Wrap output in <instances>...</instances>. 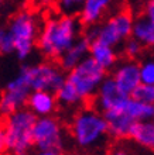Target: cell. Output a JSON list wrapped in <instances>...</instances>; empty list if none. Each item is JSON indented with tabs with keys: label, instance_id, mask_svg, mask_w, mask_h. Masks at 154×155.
Segmentation results:
<instances>
[{
	"label": "cell",
	"instance_id": "f1b7e54d",
	"mask_svg": "<svg viewBox=\"0 0 154 155\" xmlns=\"http://www.w3.org/2000/svg\"><path fill=\"white\" fill-rule=\"evenodd\" d=\"M3 155H9V154H3Z\"/></svg>",
	"mask_w": 154,
	"mask_h": 155
},
{
	"label": "cell",
	"instance_id": "3957f363",
	"mask_svg": "<svg viewBox=\"0 0 154 155\" xmlns=\"http://www.w3.org/2000/svg\"><path fill=\"white\" fill-rule=\"evenodd\" d=\"M85 25L79 17L50 14L43 20L37 49L45 59L58 62L65 51L84 35Z\"/></svg>",
	"mask_w": 154,
	"mask_h": 155
},
{
	"label": "cell",
	"instance_id": "ffe728a7",
	"mask_svg": "<svg viewBox=\"0 0 154 155\" xmlns=\"http://www.w3.org/2000/svg\"><path fill=\"white\" fill-rule=\"evenodd\" d=\"M125 110H126V113L132 117V120H133L134 123L154 120V104L144 103V102H142V100H137V99H134V97L129 99Z\"/></svg>",
	"mask_w": 154,
	"mask_h": 155
},
{
	"label": "cell",
	"instance_id": "ba28073f",
	"mask_svg": "<svg viewBox=\"0 0 154 155\" xmlns=\"http://www.w3.org/2000/svg\"><path fill=\"white\" fill-rule=\"evenodd\" d=\"M69 138L68 127L55 116L38 117L34 126V147L36 150H58L65 151L68 148Z\"/></svg>",
	"mask_w": 154,
	"mask_h": 155
},
{
	"label": "cell",
	"instance_id": "7402d4cb",
	"mask_svg": "<svg viewBox=\"0 0 154 155\" xmlns=\"http://www.w3.org/2000/svg\"><path fill=\"white\" fill-rule=\"evenodd\" d=\"M140 66V78L142 83L146 85H154V54L146 52L139 59Z\"/></svg>",
	"mask_w": 154,
	"mask_h": 155
},
{
	"label": "cell",
	"instance_id": "30bf717a",
	"mask_svg": "<svg viewBox=\"0 0 154 155\" xmlns=\"http://www.w3.org/2000/svg\"><path fill=\"white\" fill-rule=\"evenodd\" d=\"M31 90L24 85V82L20 78L14 76L4 85L0 97V111L3 116L12 114L17 110L26 109L29 103V96Z\"/></svg>",
	"mask_w": 154,
	"mask_h": 155
},
{
	"label": "cell",
	"instance_id": "7a4b0ae2",
	"mask_svg": "<svg viewBox=\"0 0 154 155\" xmlns=\"http://www.w3.org/2000/svg\"><path fill=\"white\" fill-rule=\"evenodd\" d=\"M41 24L43 21L33 10L16 12L0 30V52L3 55L14 54L19 61H27L37 48Z\"/></svg>",
	"mask_w": 154,
	"mask_h": 155
},
{
	"label": "cell",
	"instance_id": "2e32d148",
	"mask_svg": "<svg viewBox=\"0 0 154 155\" xmlns=\"http://www.w3.org/2000/svg\"><path fill=\"white\" fill-rule=\"evenodd\" d=\"M89 47H91V41L85 35H82L60 58V61H58L60 66H61L65 72H69L71 69H74L75 66H78L82 61H85L86 58L89 57Z\"/></svg>",
	"mask_w": 154,
	"mask_h": 155
},
{
	"label": "cell",
	"instance_id": "e0dca14e",
	"mask_svg": "<svg viewBox=\"0 0 154 155\" xmlns=\"http://www.w3.org/2000/svg\"><path fill=\"white\" fill-rule=\"evenodd\" d=\"M132 37L136 38L146 49H154V21L143 13L136 16Z\"/></svg>",
	"mask_w": 154,
	"mask_h": 155
},
{
	"label": "cell",
	"instance_id": "ac0fdd59",
	"mask_svg": "<svg viewBox=\"0 0 154 155\" xmlns=\"http://www.w3.org/2000/svg\"><path fill=\"white\" fill-rule=\"evenodd\" d=\"M58 104L64 110H78L82 106H85L88 103L82 99V96L78 93V90L74 87L69 82L65 81V83L55 92Z\"/></svg>",
	"mask_w": 154,
	"mask_h": 155
},
{
	"label": "cell",
	"instance_id": "4fadbf2b",
	"mask_svg": "<svg viewBox=\"0 0 154 155\" xmlns=\"http://www.w3.org/2000/svg\"><path fill=\"white\" fill-rule=\"evenodd\" d=\"M60 107L57 96L50 90H33L29 96L27 109L34 113L37 117H47L54 116Z\"/></svg>",
	"mask_w": 154,
	"mask_h": 155
},
{
	"label": "cell",
	"instance_id": "d4e9b609",
	"mask_svg": "<svg viewBox=\"0 0 154 155\" xmlns=\"http://www.w3.org/2000/svg\"><path fill=\"white\" fill-rule=\"evenodd\" d=\"M132 97L142 100L144 103H150L154 104V85H146L142 83L137 89L134 90V93L132 94Z\"/></svg>",
	"mask_w": 154,
	"mask_h": 155
},
{
	"label": "cell",
	"instance_id": "83f0119b",
	"mask_svg": "<svg viewBox=\"0 0 154 155\" xmlns=\"http://www.w3.org/2000/svg\"><path fill=\"white\" fill-rule=\"evenodd\" d=\"M71 155H84V154H71Z\"/></svg>",
	"mask_w": 154,
	"mask_h": 155
},
{
	"label": "cell",
	"instance_id": "603a6c76",
	"mask_svg": "<svg viewBox=\"0 0 154 155\" xmlns=\"http://www.w3.org/2000/svg\"><path fill=\"white\" fill-rule=\"evenodd\" d=\"M144 54H146V48L133 37L129 38V40L120 47V55H122L123 58H127V59L139 61Z\"/></svg>",
	"mask_w": 154,
	"mask_h": 155
},
{
	"label": "cell",
	"instance_id": "8992f818",
	"mask_svg": "<svg viewBox=\"0 0 154 155\" xmlns=\"http://www.w3.org/2000/svg\"><path fill=\"white\" fill-rule=\"evenodd\" d=\"M17 76L24 82L30 90L57 92L67 81V72L55 61H40L26 64L19 69Z\"/></svg>",
	"mask_w": 154,
	"mask_h": 155
},
{
	"label": "cell",
	"instance_id": "d6986e66",
	"mask_svg": "<svg viewBox=\"0 0 154 155\" xmlns=\"http://www.w3.org/2000/svg\"><path fill=\"white\" fill-rule=\"evenodd\" d=\"M129 140L139 144L140 147L154 150V120L134 123Z\"/></svg>",
	"mask_w": 154,
	"mask_h": 155
},
{
	"label": "cell",
	"instance_id": "6da1fadb",
	"mask_svg": "<svg viewBox=\"0 0 154 155\" xmlns=\"http://www.w3.org/2000/svg\"><path fill=\"white\" fill-rule=\"evenodd\" d=\"M71 144L79 154L106 155L112 147L109 124L105 114L91 103L75 110L68 123Z\"/></svg>",
	"mask_w": 154,
	"mask_h": 155
},
{
	"label": "cell",
	"instance_id": "44dd1931",
	"mask_svg": "<svg viewBox=\"0 0 154 155\" xmlns=\"http://www.w3.org/2000/svg\"><path fill=\"white\" fill-rule=\"evenodd\" d=\"M106 155H154V150H147L133 143L132 140L115 141Z\"/></svg>",
	"mask_w": 154,
	"mask_h": 155
},
{
	"label": "cell",
	"instance_id": "8fae6325",
	"mask_svg": "<svg viewBox=\"0 0 154 155\" xmlns=\"http://www.w3.org/2000/svg\"><path fill=\"white\" fill-rule=\"evenodd\" d=\"M110 76L120 86V89L125 90L129 96H132L134 90L142 85L139 61H134V59L122 58L118 62V65L110 71Z\"/></svg>",
	"mask_w": 154,
	"mask_h": 155
},
{
	"label": "cell",
	"instance_id": "cb8c5ba5",
	"mask_svg": "<svg viewBox=\"0 0 154 155\" xmlns=\"http://www.w3.org/2000/svg\"><path fill=\"white\" fill-rule=\"evenodd\" d=\"M85 0H55L57 13L65 16L79 17Z\"/></svg>",
	"mask_w": 154,
	"mask_h": 155
},
{
	"label": "cell",
	"instance_id": "7c38bea8",
	"mask_svg": "<svg viewBox=\"0 0 154 155\" xmlns=\"http://www.w3.org/2000/svg\"><path fill=\"white\" fill-rule=\"evenodd\" d=\"M115 4L116 0H85L79 14V20L85 27L99 24L109 14H112L110 12L115 7Z\"/></svg>",
	"mask_w": 154,
	"mask_h": 155
},
{
	"label": "cell",
	"instance_id": "277c9868",
	"mask_svg": "<svg viewBox=\"0 0 154 155\" xmlns=\"http://www.w3.org/2000/svg\"><path fill=\"white\" fill-rule=\"evenodd\" d=\"M37 118L27 107L4 116L0 130V148L3 154L31 155L36 150L34 126Z\"/></svg>",
	"mask_w": 154,
	"mask_h": 155
},
{
	"label": "cell",
	"instance_id": "52a82bcc",
	"mask_svg": "<svg viewBox=\"0 0 154 155\" xmlns=\"http://www.w3.org/2000/svg\"><path fill=\"white\" fill-rule=\"evenodd\" d=\"M108 76V71L98 65L91 57H88L78 66L67 72V82H69L78 90V93L86 103H91L98 89L101 87L102 82Z\"/></svg>",
	"mask_w": 154,
	"mask_h": 155
},
{
	"label": "cell",
	"instance_id": "9c48e42d",
	"mask_svg": "<svg viewBox=\"0 0 154 155\" xmlns=\"http://www.w3.org/2000/svg\"><path fill=\"white\" fill-rule=\"evenodd\" d=\"M130 97L132 96H129L125 90L120 89V86L109 75L105 81L102 82L101 87L98 89L91 104L105 114V113H109V111L123 110Z\"/></svg>",
	"mask_w": 154,
	"mask_h": 155
},
{
	"label": "cell",
	"instance_id": "484cf974",
	"mask_svg": "<svg viewBox=\"0 0 154 155\" xmlns=\"http://www.w3.org/2000/svg\"><path fill=\"white\" fill-rule=\"evenodd\" d=\"M143 14L154 21V0H144V3H143Z\"/></svg>",
	"mask_w": 154,
	"mask_h": 155
},
{
	"label": "cell",
	"instance_id": "5b68a950",
	"mask_svg": "<svg viewBox=\"0 0 154 155\" xmlns=\"http://www.w3.org/2000/svg\"><path fill=\"white\" fill-rule=\"evenodd\" d=\"M134 16L129 8H120L106 17L96 25L85 27L84 35L89 41H102L120 49L126 41L133 35Z\"/></svg>",
	"mask_w": 154,
	"mask_h": 155
},
{
	"label": "cell",
	"instance_id": "4316f807",
	"mask_svg": "<svg viewBox=\"0 0 154 155\" xmlns=\"http://www.w3.org/2000/svg\"><path fill=\"white\" fill-rule=\"evenodd\" d=\"M31 155H65L64 151H58V150H34Z\"/></svg>",
	"mask_w": 154,
	"mask_h": 155
},
{
	"label": "cell",
	"instance_id": "5bb4252c",
	"mask_svg": "<svg viewBox=\"0 0 154 155\" xmlns=\"http://www.w3.org/2000/svg\"><path fill=\"white\" fill-rule=\"evenodd\" d=\"M89 57L108 72H110L118 65V62L122 59L120 58V49L105 44L102 41H91Z\"/></svg>",
	"mask_w": 154,
	"mask_h": 155
},
{
	"label": "cell",
	"instance_id": "9a60e30c",
	"mask_svg": "<svg viewBox=\"0 0 154 155\" xmlns=\"http://www.w3.org/2000/svg\"><path fill=\"white\" fill-rule=\"evenodd\" d=\"M105 117L109 124V133L113 141H125L130 138V133H132L134 121L126 113L125 109L105 113Z\"/></svg>",
	"mask_w": 154,
	"mask_h": 155
}]
</instances>
